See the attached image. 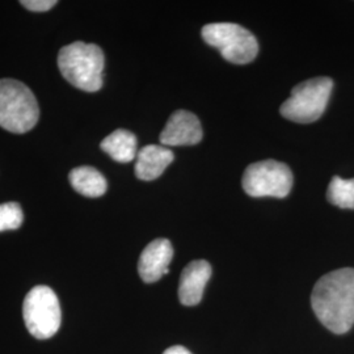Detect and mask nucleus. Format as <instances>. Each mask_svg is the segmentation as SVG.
<instances>
[{"instance_id":"nucleus-1","label":"nucleus","mask_w":354,"mask_h":354,"mask_svg":"<svg viewBox=\"0 0 354 354\" xmlns=\"http://www.w3.org/2000/svg\"><path fill=\"white\" fill-rule=\"evenodd\" d=\"M311 306L330 332H349L354 326V268H342L319 279L311 294Z\"/></svg>"},{"instance_id":"nucleus-2","label":"nucleus","mask_w":354,"mask_h":354,"mask_svg":"<svg viewBox=\"0 0 354 354\" xmlns=\"http://www.w3.org/2000/svg\"><path fill=\"white\" fill-rule=\"evenodd\" d=\"M104 66V53L95 44L77 41L62 48L58 54V67L64 79L86 92H97L102 88Z\"/></svg>"},{"instance_id":"nucleus-3","label":"nucleus","mask_w":354,"mask_h":354,"mask_svg":"<svg viewBox=\"0 0 354 354\" xmlns=\"http://www.w3.org/2000/svg\"><path fill=\"white\" fill-rule=\"evenodd\" d=\"M39 108L35 93L15 79H0V127L23 134L36 127Z\"/></svg>"},{"instance_id":"nucleus-4","label":"nucleus","mask_w":354,"mask_h":354,"mask_svg":"<svg viewBox=\"0 0 354 354\" xmlns=\"http://www.w3.org/2000/svg\"><path fill=\"white\" fill-rule=\"evenodd\" d=\"M333 88L330 77H313L291 91V96L281 105V114L298 124H311L317 121L327 108Z\"/></svg>"},{"instance_id":"nucleus-5","label":"nucleus","mask_w":354,"mask_h":354,"mask_svg":"<svg viewBox=\"0 0 354 354\" xmlns=\"http://www.w3.org/2000/svg\"><path fill=\"white\" fill-rule=\"evenodd\" d=\"M203 41L235 64L252 62L259 53L257 39L245 28L232 23H213L203 28Z\"/></svg>"},{"instance_id":"nucleus-6","label":"nucleus","mask_w":354,"mask_h":354,"mask_svg":"<svg viewBox=\"0 0 354 354\" xmlns=\"http://www.w3.org/2000/svg\"><path fill=\"white\" fill-rule=\"evenodd\" d=\"M26 328L38 340L53 337L61 327L62 311L58 297L48 286H36L26 294L23 304Z\"/></svg>"},{"instance_id":"nucleus-7","label":"nucleus","mask_w":354,"mask_h":354,"mask_svg":"<svg viewBox=\"0 0 354 354\" xmlns=\"http://www.w3.org/2000/svg\"><path fill=\"white\" fill-rule=\"evenodd\" d=\"M290 168L277 160L248 165L243 176V189L251 197L285 198L292 188Z\"/></svg>"},{"instance_id":"nucleus-8","label":"nucleus","mask_w":354,"mask_h":354,"mask_svg":"<svg viewBox=\"0 0 354 354\" xmlns=\"http://www.w3.org/2000/svg\"><path fill=\"white\" fill-rule=\"evenodd\" d=\"M203 140V127L196 114L180 109L169 117L162 134L163 146H192Z\"/></svg>"},{"instance_id":"nucleus-9","label":"nucleus","mask_w":354,"mask_h":354,"mask_svg":"<svg viewBox=\"0 0 354 354\" xmlns=\"http://www.w3.org/2000/svg\"><path fill=\"white\" fill-rule=\"evenodd\" d=\"M174 257V248L168 239L151 241L140 254L138 272L146 283H152L168 273Z\"/></svg>"},{"instance_id":"nucleus-10","label":"nucleus","mask_w":354,"mask_h":354,"mask_svg":"<svg viewBox=\"0 0 354 354\" xmlns=\"http://www.w3.org/2000/svg\"><path fill=\"white\" fill-rule=\"evenodd\" d=\"M212 273V266L205 260H194L185 266L178 283L180 302L184 306L200 304Z\"/></svg>"},{"instance_id":"nucleus-11","label":"nucleus","mask_w":354,"mask_h":354,"mask_svg":"<svg viewBox=\"0 0 354 354\" xmlns=\"http://www.w3.org/2000/svg\"><path fill=\"white\" fill-rule=\"evenodd\" d=\"M174 152L165 146L149 145L137 153L136 176L143 181H152L162 176L165 168L174 162Z\"/></svg>"},{"instance_id":"nucleus-12","label":"nucleus","mask_w":354,"mask_h":354,"mask_svg":"<svg viewBox=\"0 0 354 354\" xmlns=\"http://www.w3.org/2000/svg\"><path fill=\"white\" fill-rule=\"evenodd\" d=\"M102 150L106 152L118 163H129L137 158V137L125 129L114 130L100 145Z\"/></svg>"},{"instance_id":"nucleus-13","label":"nucleus","mask_w":354,"mask_h":354,"mask_svg":"<svg viewBox=\"0 0 354 354\" xmlns=\"http://www.w3.org/2000/svg\"><path fill=\"white\" fill-rule=\"evenodd\" d=\"M70 183L73 188L86 197H102L108 189L105 177L96 168L83 165L74 168L70 172Z\"/></svg>"},{"instance_id":"nucleus-14","label":"nucleus","mask_w":354,"mask_h":354,"mask_svg":"<svg viewBox=\"0 0 354 354\" xmlns=\"http://www.w3.org/2000/svg\"><path fill=\"white\" fill-rule=\"evenodd\" d=\"M329 203L342 209H354V178L345 180L335 176L329 183L327 190Z\"/></svg>"},{"instance_id":"nucleus-15","label":"nucleus","mask_w":354,"mask_h":354,"mask_svg":"<svg viewBox=\"0 0 354 354\" xmlns=\"http://www.w3.org/2000/svg\"><path fill=\"white\" fill-rule=\"evenodd\" d=\"M23 210L16 203L0 205V232L8 230H17L23 225Z\"/></svg>"},{"instance_id":"nucleus-16","label":"nucleus","mask_w":354,"mask_h":354,"mask_svg":"<svg viewBox=\"0 0 354 354\" xmlns=\"http://www.w3.org/2000/svg\"><path fill=\"white\" fill-rule=\"evenodd\" d=\"M57 4L55 0H23L21 6L33 12H46Z\"/></svg>"},{"instance_id":"nucleus-17","label":"nucleus","mask_w":354,"mask_h":354,"mask_svg":"<svg viewBox=\"0 0 354 354\" xmlns=\"http://www.w3.org/2000/svg\"><path fill=\"white\" fill-rule=\"evenodd\" d=\"M163 354H193L190 353L189 351L187 349V348H184V346H180V345H176V346H171V348H168L167 351H165Z\"/></svg>"}]
</instances>
